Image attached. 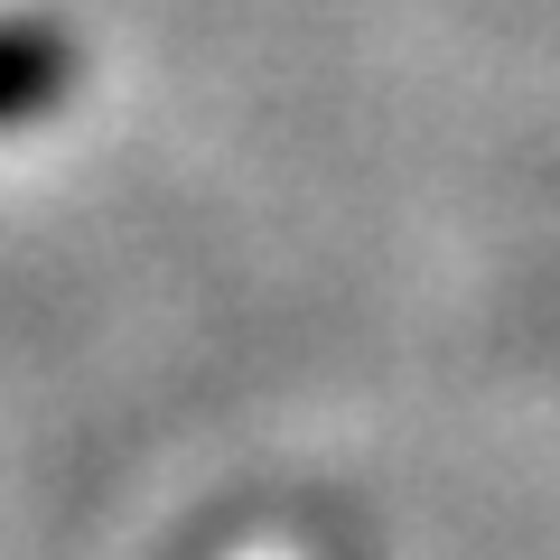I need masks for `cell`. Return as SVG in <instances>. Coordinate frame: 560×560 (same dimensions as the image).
<instances>
[{
    "mask_svg": "<svg viewBox=\"0 0 560 560\" xmlns=\"http://www.w3.org/2000/svg\"><path fill=\"white\" fill-rule=\"evenodd\" d=\"M75 84V47L47 20H0V121H38Z\"/></svg>",
    "mask_w": 560,
    "mask_h": 560,
    "instance_id": "1",
    "label": "cell"
}]
</instances>
